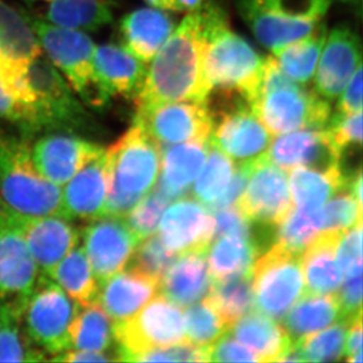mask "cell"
I'll return each instance as SVG.
<instances>
[{"label":"cell","instance_id":"6da1fadb","mask_svg":"<svg viewBox=\"0 0 363 363\" xmlns=\"http://www.w3.org/2000/svg\"><path fill=\"white\" fill-rule=\"evenodd\" d=\"M135 106L171 101L207 103L211 89L202 74L199 11L187 13L148 62Z\"/></svg>","mask_w":363,"mask_h":363},{"label":"cell","instance_id":"7a4b0ae2","mask_svg":"<svg viewBox=\"0 0 363 363\" xmlns=\"http://www.w3.org/2000/svg\"><path fill=\"white\" fill-rule=\"evenodd\" d=\"M199 13L202 74L211 93L216 89L238 93L250 105L260 85L264 58L232 30L220 5L207 1Z\"/></svg>","mask_w":363,"mask_h":363},{"label":"cell","instance_id":"3957f363","mask_svg":"<svg viewBox=\"0 0 363 363\" xmlns=\"http://www.w3.org/2000/svg\"><path fill=\"white\" fill-rule=\"evenodd\" d=\"M250 107L274 135L300 128H323L332 113L328 100L289 79L273 55L264 58L260 85Z\"/></svg>","mask_w":363,"mask_h":363},{"label":"cell","instance_id":"277c9868","mask_svg":"<svg viewBox=\"0 0 363 363\" xmlns=\"http://www.w3.org/2000/svg\"><path fill=\"white\" fill-rule=\"evenodd\" d=\"M105 151L110 174L105 216H125L157 182L162 147L133 123Z\"/></svg>","mask_w":363,"mask_h":363},{"label":"cell","instance_id":"5b68a950","mask_svg":"<svg viewBox=\"0 0 363 363\" xmlns=\"http://www.w3.org/2000/svg\"><path fill=\"white\" fill-rule=\"evenodd\" d=\"M0 201L23 216H65L62 187L48 182L25 137L0 130Z\"/></svg>","mask_w":363,"mask_h":363},{"label":"cell","instance_id":"8992f818","mask_svg":"<svg viewBox=\"0 0 363 363\" xmlns=\"http://www.w3.org/2000/svg\"><path fill=\"white\" fill-rule=\"evenodd\" d=\"M334 0H238L245 24L264 48L275 51L314 31Z\"/></svg>","mask_w":363,"mask_h":363},{"label":"cell","instance_id":"52a82bcc","mask_svg":"<svg viewBox=\"0 0 363 363\" xmlns=\"http://www.w3.org/2000/svg\"><path fill=\"white\" fill-rule=\"evenodd\" d=\"M41 50L69 80L86 104L103 107L112 96L96 76L93 55L96 45L85 32L62 28L43 21H32Z\"/></svg>","mask_w":363,"mask_h":363},{"label":"cell","instance_id":"ba28073f","mask_svg":"<svg viewBox=\"0 0 363 363\" xmlns=\"http://www.w3.org/2000/svg\"><path fill=\"white\" fill-rule=\"evenodd\" d=\"M117 361L134 362L139 354L185 341L182 307L166 296H155L130 319L113 323Z\"/></svg>","mask_w":363,"mask_h":363},{"label":"cell","instance_id":"9c48e42d","mask_svg":"<svg viewBox=\"0 0 363 363\" xmlns=\"http://www.w3.org/2000/svg\"><path fill=\"white\" fill-rule=\"evenodd\" d=\"M78 305L51 278L39 275L21 313V323L28 339L50 355L69 350V325Z\"/></svg>","mask_w":363,"mask_h":363},{"label":"cell","instance_id":"30bf717a","mask_svg":"<svg viewBox=\"0 0 363 363\" xmlns=\"http://www.w3.org/2000/svg\"><path fill=\"white\" fill-rule=\"evenodd\" d=\"M255 308L272 319L284 320L305 293L302 253L274 243L253 267Z\"/></svg>","mask_w":363,"mask_h":363},{"label":"cell","instance_id":"8fae6325","mask_svg":"<svg viewBox=\"0 0 363 363\" xmlns=\"http://www.w3.org/2000/svg\"><path fill=\"white\" fill-rule=\"evenodd\" d=\"M225 104L209 110L212 132L209 141L238 162H253L266 155L272 134L255 116L250 104L238 93L227 92Z\"/></svg>","mask_w":363,"mask_h":363},{"label":"cell","instance_id":"7c38bea8","mask_svg":"<svg viewBox=\"0 0 363 363\" xmlns=\"http://www.w3.org/2000/svg\"><path fill=\"white\" fill-rule=\"evenodd\" d=\"M39 275L19 214L0 201V298L23 313Z\"/></svg>","mask_w":363,"mask_h":363},{"label":"cell","instance_id":"4fadbf2b","mask_svg":"<svg viewBox=\"0 0 363 363\" xmlns=\"http://www.w3.org/2000/svg\"><path fill=\"white\" fill-rule=\"evenodd\" d=\"M133 123L160 146L208 140L213 125L208 101H171L138 106Z\"/></svg>","mask_w":363,"mask_h":363},{"label":"cell","instance_id":"5bb4252c","mask_svg":"<svg viewBox=\"0 0 363 363\" xmlns=\"http://www.w3.org/2000/svg\"><path fill=\"white\" fill-rule=\"evenodd\" d=\"M235 205L254 223L267 228L277 226L294 207L287 173L266 155L255 159L250 162L246 189Z\"/></svg>","mask_w":363,"mask_h":363},{"label":"cell","instance_id":"9a60e30c","mask_svg":"<svg viewBox=\"0 0 363 363\" xmlns=\"http://www.w3.org/2000/svg\"><path fill=\"white\" fill-rule=\"evenodd\" d=\"M26 85L38 105L45 127L64 126L79 123L84 111L69 82H65L51 60L37 55L21 67Z\"/></svg>","mask_w":363,"mask_h":363},{"label":"cell","instance_id":"2e32d148","mask_svg":"<svg viewBox=\"0 0 363 363\" xmlns=\"http://www.w3.org/2000/svg\"><path fill=\"white\" fill-rule=\"evenodd\" d=\"M80 237L99 284L126 267L140 241L123 216H114L91 220Z\"/></svg>","mask_w":363,"mask_h":363},{"label":"cell","instance_id":"e0dca14e","mask_svg":"<svg viewBox=\"0 0 363 363\" xmlns=\"http://www.w3.org/2000/svg\"><path fill=\"white\" fill-rule=\"evenodd\" d=\"M362 65V44L353 28L339 25L327 33L314 74L315 91L328 101L342 92L359 66Z\"/></svg>","mask_w":363,"mask_h":363},{"label":"cell","instance_id":"ac0fdd59","mask_svg":"<svg viewBox=\"0 0 363 363\" xmlns=\"http://www.w3.org/2000/svg\"><path fill=\"white\" fill-rule=\"evenodd\" d=\"M159 237L175 254L207 252L214 239V216L201 202L182 198L164 212Z\"/></svg>","mask_w":363,"mask_h":363},{"label":"cell","instance_id":"d6986e66","mask_svg":"<svg viewBox=\"0 0 363 363\" xmlns=\"http://www.w3.org/2000/svg\"><path fill=\"white\" fill-rule=\"evenodd\" d=\"M269 162L284 171L295 167L316 169L341 168V152L330 140L325 127L300 128L281 134L266 152Z\"/></svg>","mask_w":363,"mask_h":363},{"label":"cell","instance_id":"ffe728a7","mask_svg":"<svg viewBox=\"0 0 363 363\" xmlns=\"http://www.w3.org/2000/svg\"><path fill=\"white\" fill-rule=\"evenodd\" d=\"M103 151L92 141L62 133L45 135L31 146L32 158L39 172L59 187Z\"/></svg>","mask_w":363,"mask_h":363},{"label":"cell","instance_id":"44dd1931","mask_svg":"<svg viewBox=\"0 0 363 363\" xmlns=\"http://www.w3.org/2000/svg\"><path fill=\"white\" fill-rule=\"evenodd\" d=\"M21 228L39 273L51 274L55 266L79 245L80 233L65 216H23Z\"/></svg>","mask_w":363,"mask_h":363},{"label":"cell","instance_id":"7402d4cb","mask_svg":"<svg viewBox=\"0 0 363 363\" xmlns=\"http://www.w3.org/2000/svg\"><path fill=\"white\" fill-rule=\"evenodd\" d=\"M108 185V164L104 150L62 186V200L66 218L91 221L105 216Z\"/></svg>","mask_w":363,"mask_h":363},{"label":"cell","instance_id":"603a6c76","mask_svg":"<svg viewBox=\"0 0 363 363\" xmlns=\"http://www.w3.org/2000/svg\"><path fill=\"white\" fill-rule=\"evenodd\" d=\"M159 291V280L130 268L100 284L96 301L113 323H121L135 315Z\"/></svg>","mask_w":363,"mask_h":363},{"label":"cell","instance_id":"cb8c5ba5","mask_svg":"<svg viewBox=\"0 0 363 363\" xmlns=\"http://www.w3.org/2000/svg\"><path fill=\"white\" fill-rule=\"evenodd\" d=\"M93 64L96 76L111 96L134 100L144 85L147 64L132 55L123 45L96 46Z\"/></svg>","mask_w":363,"mask_h":363},{"label":"cell","instance_id":"d4e9b609","mask_svg":"<svg viewBox=\"0 0 363 363\" xmlns=\"http://www.w3.org/2000/svg\"><path fill=\"white\" fill-rule=\"evenodd\" d=\"M177 28L168 11L144 7L125 14L121 21L123 46L141 62H151Z\"/></svg>","mask_w":363,"mask_h":363},{"label":"cell","instance_id":"484cf974","mask_svg":"<svg viewBox=\"0 0 363 363\" xmlns=\"http://www.w3.org/2000/svg\"><path fill=\"white\" fill-rule=\"evenodd\" d=\"M207 252H189L169 266L160 281L164 296L180 307H189L207 296L212 287Z\"/></svg>","mask_w":363,"mask_h":363},{"label":"cell","instance_id":"4316f807","mask_svg":"<svg viewBox=\"0 0 363 363\" xmlns=\"http://www.w3.org/2000/svg\"><path fill=\"white\" fill-rule=\"evenodd\" d=\"M164 151L162 174L157 189L169 199H179L186 196L189 187L198 178L205 164L209 150L208 140L185 141L175 144Z\"/></svg>","mask_w":363,"mask_h":363},{"label":"cell","instance_id":"83f0119b","mask_svg":"<svg viewBox=\"0 0 363 363\" xmlns=\"http://www.w3.org/2000/svg\"><path fill=\"white\" fill-rule=\"evenodd\" d=\"M232 336L252 350L260 362H279L291 347L287 330L264 313H247L230 327Z\"/></svg>","mask_w":363,"mask_h":363},{"label":"cell","instance_id":"f1b7e54d","mask_svg":"<svg viewBox=\"0 0 363 363\" xmlns=\"http://www.w3.org/2000/svg\"><path fill=\"white\" fill-rule=\"evenodd\" d=\"M0 118L21 127L24 132L44 128L35 98L28 89L21 69L0 57Z\"/></svg>","mask_w":363,"mask_h":363},{"label":"cell","instance_id":"f546056e","mask_svg":"<svg viewBox=\"0 0 363 363\" xmlns=\"http://www.w3.org/2000/svg\"><path fill=\"white\" fill-rule=\"evenodd\" d=\"M343 232H323L302 253V271L311 294H336L342 271L336 261V247Z\"/></svg>","mask_w":363,"mask_h":363},{"label":"cell","instance_id":"4dcf8cb0","mask_svg":"<svg viewBox=\"0 0 363 363\" xmlns=\"http://www.w3.org/2000/svg\"><path fill=\"white\" fill-rule=\"evenodd\" d=\"M348 180L342 168L325 171L312 167L293 168L289 189L295 208L302 212H318L333 196L346 189Z\"/></svg>","mask_w":363,"mask_h":363},{"label":"cell","instance_id":"1f68e13d","mask_svg":"<svg viewBox=\"0 0 363 363\" xmlns=\"http://www.w3.org/2000/svg\"><path fill=\"white\" fill-rule=\"evenodd\" d=\"M213 241L206 255L214 281L253 272L254 264L261 252V243L257 238L228 234Z\"/></svg>","mask_w":363,"mask_h":363},{"label":"cell","instance_id":"d6a6232c","mask_svg":"<svg viewBox=\"0 0 363 363\" xmlns=\"http://www.w3.org/2000/svg\"><path fill=\"white\" fill-rule=\"evenodd\" d=\"M40 53V43L31 21L0 0V57L21 69Z\"/></svg>","mask_w":363,"mask_h":363},{"label":"cell","instance_id":"836d02e7","mask_svg":"<svg viewBox=\"0 0 363 363\" xmlns=\"http://www.w3.org/2000/svg\"><path fill=\"white\" fill-rule=\"evenodd\" d=\"M342 319L336 294H305L284 318L291 341L319 332Z\"/></svg>","mask_w":363,"mask_h":363},{"label":"cell","instance_id":"e575fe53","mask_svg":"<svg viewBox=\"0 0 363 363\" xmlns=\"http://www.w3.org/2000/svg\"><path fill=\"white\" fill-rule=\"evenodd\" d=\"M325 37L327 28L321 23L309 35L273 51L275 62L289 79L306 86L315 74Z\"/></svg>","mask_w":363,"mask_h":363},{"label":"cell","instance_id":"d590c367","mask_svg":"<svg viewBox=\"0 0 363 363\" xmlns=\"http://www.w3.org/2000/svg\"><path fill=\"white\" fill-rule=\"evenodd\" d=\"M78 307L96 301L99 291L92 266L89 264L84 247H74L48 275Z\"/></svg>","mask_w":363,"mask_h":363},{"label":"cell","instance_id":"8d00e7d4","mask_svg":"<svg viewBox=\"0 0 363 363\" xmlns=\"http://www.w3.org/2000/svg\"><path fill=\"white\" fill-rule=\"evenodd\" d=\"M48 23L78 31H96L113 21L111 0H48Z\"/></svg>","mask_w":363,"mask_h":363},{"label":"cell","instance_id":"74e56055","mask_svg":"<svg viewBox=\"0 0 363 363\" xmlns=\"http://www.w3.org/2000/svg\"><path fill=\"white\" fill-rule=\"evenodd\" d=\"M113 342V321L98 301L79 307L69 325V348L106 353Z\"/></svg>","mask_w":363,"mask_h":363},{"label":"cell","instance_id":"f35d334b","mask_svg":"<svg viewBox=\"0 0 363 363\" xmlns=\"http://www.w3.org/2000/svg\"><path fill=\"white\" fill-rule=\"evenodd\" d=\"M207 296L230 327L255 308L253 272L218 281L213 280Z\"/></svg>","mask_w":363,"mask_h":363},{"label":"cell","instance_id":"ab89813d","mask_svg":"<svg viewBox=\"0 0 363 363\" xmlns=\"http://www.w3.org/2000/svg\"><path fill=\"white\" fill-rule=\"evenodd\" d=\"M44 360H46L44 352L38 350L25 333L21 311L4 302L0 323V362H39Z\"/></svg>","mask_w":363,"mask_h":363},{"label":"cell","instance_id":"60d3db41","mask_svg":"<svg viewBox=\"0 0 363 363\" xmlns=\"http://www.w3.org/2000/svg\"><path fill=\"white\" fill-rule=\"evenodd\" d=\"M352 320L341 319L334 325L293 341L298 346L302 360L308 362H332L342 359L347 333Z\"/></svg>","mask_w":363,"mask_h":363},{"label":"cell","instance_id":"b9f144b4","mask_svg":"<svg viewBox=\"0 0 363 363\" xmlns=\"http://www.w3.org/2000/svg\"><path fill=\"white\" fill-rule=\"evenodd\" d=\"M184 323L189 342L207 350L230 330V325L208 296L196 305L193 303L184 316Z\"/></svg>","mask_w":363,"mask_h":363},{"label":"cell","instance_id":"7bdbcfd3","mask_svg":"<svg viewBox=\"0 0 363 363\" xmlns=\"http://www.w3.org/2000/svg\"><path fill=\"white\" fill-rule=\"evenodd\" d=\"M275 227V243L288 250L303 253L318 235L323 233L321 209L309 213L293 207Z\"/></svg>","mask_w":363,"mask_h":363},{"label":"cell","instance_id":"ee69618b","mask_svg":"<svg viewBox=\"0 0 363 363\" xmlns=\"http://www.w3.org/2000/svg\"><path fill=\"white\" fill-rule=\"evenodd\" d=\"M207 164L194 184V196L206 207L223 196L233 175L235 164L228 155L209 141Z\"/></svg>","mask_w":363,"mask_h":363},{"label":"cell","instance_id":"f6af8a7d","mask_svg":"<svg viewBox=\"0 0 363 363\" xmlns=\"http://www.w3.org/2000/svg\"><path fill=\"white\" fill-rule=\"evenodd\" d=\"M175 259L174 252L164 246L159 235L152 234L138 243L130 257V268L162 281V277Z\"/></svg>","mask_w":363,"mask_h":363},{"label":"cell","instance_id":"bcb514c9","mask_svg":"<svg viewBox=\"0 0 363 363\" xmlns=\"http://www.w3.org/2000/svg\"><path fill=\"white\" fill-rule=\"evenodd\" d=\"M169 202V198L164 196L162 191L155 189L151 193L148 192L123 216L139 240L155 234Z\"/></svg>","mask_w":363,"mask_h":363},{"label":"cell","instance_id":"7dc6e473","mask_svg":"<svg viewBox=\"0 0 363 363\" xmlns=\"http://www.w3.org/2000/svg\"><path fill=\"white\" fill-rule=\"evenodd\" d=\"M321 220L323 232H345L362 221V203L346 187L321 208Z\"/></svg>","mask_w":363,"mask_h":363},{"label":"cell","instance_id":"c3c4849f","mask_svg":"<svg viewBox=\"0 0 363 363\" xmlns=\"http://www.w3.org/2000/svg\"><path fill=\"white\" fill-rule=\"evenodd\" d=\"M333 144L342 153L346 147L357 146L362 144V111L354 113H340L329 118L325 126Z\"/></svg>","mask_w":363,"mask_h":363},{"label":"cell","instance_id":"681fc988","mask_svg":"<svg viewBox=\"0 0 363 363\" xmlns=\"http://www.w3.org/2000/svg\"><path fill=\"white\" fill-rule=\"evenodd\" d=\"M336 261L346 277L362 273V221L343 232L336 247Z\"/></svg>","mask_w":363,"mask_h":363},{"label":"cell","instance_id":"f907efd6","mask_svg":"<svg viewBox=\"0 0 363 363\" xmlns=\"http://www.w3.org/2000/svg\"><path fill=\"white\" fill-rule=\"evenodd\" d=\"M207 362L209 353L207 348L196 346L192 342H179L172 346L155 348L139 354L134 362Z\"/></svg>","mask_w":363,"mask_h":363},{"label":"cell","instance_id":"816d5d0a","mask_svg":"<svg viewBox=\"0 0 363 363\" xmlns=\"http://www.w3.org/2000/svg\"><path fill=\"white\" fill-rule=\"evenodd\" d=\"M214 214V239L221 235L235 234L243 237L255 238L253 230V221L248 219L237 205L221 209ZM259 241V240H257Z\"/></svg>","mask_w":363,"mask_h":363},{"label":"cell","instance_id":"f5cc1de1","mask_svg":"<svg viewBox=\"0 0 363 363\" xmlns=\"http://www.w3.org/2000/svg\"><path fill=\"white\" fill-rule=\"evenodd\" d=\"M209 361L216 362H260L259 357L238 342L233 336L225 334L208 350Z\"/></svg>","mask_w":363,"mask_h":363},{"label":"cell","instance_id":"db71d44e","mask_svg":"<svg viewBox=\"0 0 363 363\" xmlns=\"http://www.w3.org/2000/svg\"><path fill=\"white\" fill-rule=\"evenodd\" d=\"M336 296L339 300L342 319L353 320L355 316L362 314V273L346 277L345 284Z\"/></svg>","mask_w":363,"mask_h":363},{"label":"cell","instance_id":"11a10c76","mask_svg":"<svg viewBox=\"0 0 363 363\" xmlns=\"http://www.w3.org/2000/svg\"><path fill=\"white\" fill-rule=\"evenodd\" d=\"M250 162H239L235 166L233 175L230 178V184L227 186L226 191L223 193V196L219 199L207 206V208L211 212H218L221 209L228 208L230 206L235 205L238 200L240 198L243 191L246 189L247 182L250 174Z\"/></svg>","mask_w":363,"mask_h":363},{"label":"cell","instance_id":"9f6ffc18","mask_svg":"<svg viewBox=\"0 0 363 363\" xmlns=\"http://www.w3.org/2000/svg\"><path fill=\"white\" fill-rule=\"evenodd\" d=\"M362 65H360L337 96L339 101L336 110L340 113H354L362 111Z\"/></svg>","mask_w":363,"mask_h":363},{"label":"cell","instance_id":"6f0895ef","mask_svg":"<svg viewBox=\"0 0 363 363\" xmlns=\"http://www.w3.org/2000/svg\"><path fill=\"white\" fill-rule=\"evenodd\" d=\"M361 315L355 316L350 323L348 333H347L346 346L345 354L348 362H362V321Z\"/></svg>","mask_w":363,"mask_h":363},{"label":"cell","instance_id":"680465c9","mask_svg":"<svg viewBox=\"0 0 363 363\" xmlns=\"http://www.w3.org/2000/svg\"><path fill=\"white\" fill-rule=\"evenodd\" d=\"M50 360L58 361V362H108V361H116L113 357L107 355V353H94V352L72 350V348L52 357Z\"/></svg>","mask_w":363,"mask_h":363},{"label":"cell","instance_id":"91938a15","mask_svg":"<svg viewBox=\"0 0 363 363\" xmlns=\"http://www.w3.org/2000/svg\"><path fill=\"white\" fill-rule=\"evenodd\" d=\"M207 0H168V12L192 13L199 11Z\"/></svg>","mask_w":363,"mask_h":363},{"label":"cell","instance_id":"94428289","mask_svg":"<svg viewBox=\"0 0 363 363\" xmlns=\"http://www.w3.org/2000/svg\"><path fill=\"white\" fill-rule=\"evenodd\" d=\"M340 1L347 6L352 7L357 12V16H361L362 13V0H340Z\"/></svg>","mask_w":363,"mask_h":363},{"label":"cell","instance_id":"6125c7cd","mask_svg":"<svg viewBox=\"0 0 363 363\" xmlns=\"http://www.w3.org/2000/svg\"><path fill=\"white\" fill-rule=\"evenodd\" d=\"M145 3L147 4L148 6L168 11V0H145Z\"/></svg>","mask_w":363,"mask_h":363},{"label":"cell","instance_id":"be15d7a7","mask_svg":"<svg viewBox=\"0 0 363 363\" xmlns=\"http://www.w3.org/2000/svg\"><path fill=\"white\" fill-rule=\"evenodd\" d=\"M3 305L4 302L1 298H0V323H1V314H3Z\"/></svg>","mask_w":363,"mask_h":363},{"label":"cell","instance_id":"e7e4bbea","mask_svg":"<svg viewBox=\"0 0 363 363\" xmlns=\"http://www.w3.org/2000/svg\"></svg>","mask_w":363,"mask_h":363}]
</instances>
